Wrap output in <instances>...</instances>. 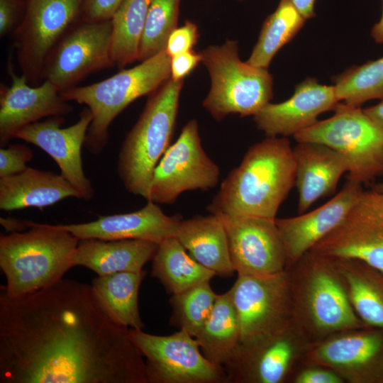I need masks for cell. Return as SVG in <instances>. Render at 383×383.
<instances>
[{
	"instance_id": "1",
	"label": "cell",
	"mask_w": 383,
	"mask_h": 383,
	"mask_svg": "<svg viewBox=\"0 0 383 383\" xmlns=\"http://www.w3.org/2000/svg\"><path fill=\"white\" fill-rule=\"evenodd\" d=\"M128 330L91 284L62 278L19 298L0 292V383H149Z\"/></svg>"
},
{
	"instance_id": "2",
	"label": "cell",
	"mask_w": 383,
	"mask_h": 383,
	"mask_svg": "<svg viewBox=\"0 0 383 383\" xmlns=\"http://www.w3.org/2000/svg\"><path fill=\"white\" fill-rule=\"evenodd\" d=\"M295 171L289 140L267 137L248 148L240 165L222 181L206 209L220 216L274 220L294 186Z\"/></svg>"
},
{
	"instance_id": "3",
	"label": "cell",
	"mask_w": 383,
	"mask_h": 383,
	"mask_svg": "<svg viewBox=\"0 0 383 383\" xmlns=\"http://www.w3.org/2000/svg\"><path fill=\"white\" fill-rule=\"evenodd\" d=\"M286 271L292 324L308 342L366 326L355 312L331 258L310 250Z\"/></svg>"
},
{
	"instance_id": "4",
	"label": "cell",
	"mask_w": 383,
	"mask_h": 383,
	"mask_svg": "<svg viewBox=\"0 0 383 383\" xmlns=\"http://www.w3.org/2000/svg\"><path fill=\"white\" fill-rule=\"evenodd\" d=\"M28 231L0 234V292L19 298L48 287L74 267L79 240L58 225L24 220Z\"/></svg>"
},
{
	"instance_id": "5",
	"label": "cell",
	"mask_w": 383,
	"mask_h": 383,
	"mask_svg": "<svg viewBox=\"0 0 383 383\" xmlns=\"http://www.w3.org/2000/svg\"><path fill=\"white\" fill-rule=\"evenodd\" d=\"M183 84L170 77L150 94L119 150L117 172L123 187L147 201L154 170L170 146Z\"/></svg>"
},
{
	"instance_id": "6",
	"label": "cell",
	"mask_w": 383,
	"mask_h": 383,
	"mask_svg": "<svg viewBox=\"0 0 383 383\" xmlns=\"http://www.w3.org/2000/svg\"><path fill=\"white\" fill-rule=\"evenodd\" d=\"M171 57L164 49L133 67L98 82L61 91L67 101L86 105L92 121L84 145L94 155L109 141V128L115 118L135 99L150 94L170 77Z\"/></svg>"
},
{
	"instance_id": "7",
	"label": "cell",
	"mask_w": 383,
	"mask_h": 383,
	"mask_svg": "<svg viewBox=\"0 0 383 383\" xmlns=\"http://www.w3.org/2000/svg\"><path fill=\"white\" fill-rule=\"evenodd\" d=\"M200 54L211 78L202 106L216 121L231 113L254 116L272 98V75L267 69L242 62L236 40L209 46Z\"/></svg>"
},
{
	"instance_id": "8",
	"label": "cell",
	"mask_w": 383,
	"mask_h": 383,
	"mask_svg": "<svg viewBox=\"0 0 383 383\" xmlns=\"http://www.w3.org/2000/svg\"><path fill=\"white\" fill-rule=\"evenodd\" d=\"M331 117L294 135L326 145L347 162V179L361 185L383 175V130L360 107L338 103Z\"/></svg>"
},
{
	"instance_id": "9",
	"label": "cell",
	"mask_w": 383,
	"mask_h": 383,
	"mask_svg": "<svg viewBox=\"0 0 383 383\" xmlns=\"http://www.w3.org/2000/svg\"><path fill=\"white\" fill-rule=\"evenodd\" d=\"M128 335L145 357L149 383H226L224 368L202 354L195 338L184 330L157 335L128 328Z\"/></svg>"
},
{
	"instance_id": "10",
	"label": "cell",
	"mask_w": 383,
	"mask_h": 383,
	"mask_svg": "<svg viewBox=\"0 0 383 383\" xmlns=\"http://www.w3.org/2000/svg\"><path fill=\"white\" fill-rule=\"evenodd\" d=\"M220 175L219 167L202 147L197 121L192 119L156 165L148 201L157 204H174L184 192L214 188Z\"/></svg>"
},
{
	"instance_id": "11",
	"label": "cell",
	"mask_w": 383,
	"mask_h": 383,
	"mask_svg": "<svg viewBox=\"0 0 383 383\" xmlns=\"http://www.w3.org/2000/svg\"><path fill=\"white\" fill-rule=\"evenodd\" d=\"M228 291L239 318V344L272 335L291 325L292 309L286 269L266 276L238 274Z\"/></svg>"
},
{
	"instance_id": "12",
	"label": "cell",
	"mask_w": 383,
	"mask_h": 383,
	"mask_svg": "<svg viewBox=\"0 0 383 383\" xmlns=\"http://www.w3.org/2000/svg\"><path fill=\"white\" fill-rule=\"evenodd\" d=\"M300 364L326 366L348 383H383V329L365 326L310 343Z\"/></svg>"
},
{
	"instance_id": "13",
	"label": "cell",
	"mask_w": 383,
	"mask_h": 383,
	"mask_svg": "<svg viewBox=\"0 0 383 383\" xmlns=\"http://www.w3.org/2000/svg\"><path fill=\"white\" fill-rule=\"evenodd\" d=\"M311 250L383 271V199L378 189L362 190L338 226Z\"/></svg>"
},
{
	"instance_id": "14",
	"label": "cell",
	"mask_w": 383,
	"mask_h": 383,
	"mask_svg": "<svg viewBox=\"0 0 383 383\" xmlns=\"http://www.w3.org/2000/svg\"><path fill=\"white\" fill-rule=\"evenodd\" d=\"M309 343L291 323L272 335L239 344L223 367L227 382L289 383Z\"/></svg>"
},
{
	"instance_id": "15",
	"label": "cell",
	"mask_w": 383,
	"mask_h": 383,
	"mask_svg": "<svg viewBox=\"0 0 383 383\" xmlns=\"http://www.w3.org/2000/svg\"><path fill=\"white\" fill-rule=\"evenodd\" d=\"M111 19L87 22L67 30L48 57L43 79L60 91L73 87L87 75L115 65Z\"/></svg>"
},
{
	"instance_id": "16",
	"label": "cell",
	"mask_w": 383,
	"mask_h": 383,
	"mask_svg": "<svg viewBox=\"0 0 383 383\" xmlns=\"http://www.w3.org/2000/svg\"><path fill=\"white\" fill-rule=\"evenodd\" d=\"M84 0H27L15 30L19 66L28 81L43 78L46 60L82 11Z\"/></svg>"
},
{
	"instance_id": "17",
	"label": "cell",
	"mask_w": 383,
	"mask_h": 383,
	"mask_svg": "<svg viewBox=\"0 0 383 383\" xmlns=\"http://www.w3.org/2000/svg\"><path fill=\"white\" fill-rule=\"evenodd\" d=\"M91 121V112L86 107L72 126L62 128L64 118L52 116L16 131L11 138L23 140L45 152L56 162L60 174L78 191L81 199L89 201L94 197V189L84 171L82 148Z\"/></svg>"
},
{
	"instance_id": "18",
	"label": "cell",
	"mask_w": 383,
	"mask_h": 383,
	"mask_svg": "<svg viewBox=\"0 0 383 383\" xmlns=\"http://www.w3.org/2000/svg\"><path fill=\"white\" fill-rule=\"evenodd\" d=\"M220 217L238 274L266 276L285 270L286 253L275 219Z\"/></svg>"
},
{
	"instance_id": "19",
	"label": "cell",
	"mask_w": 383,
	"mask_h": 383,
	"mask_svg": "<svg viewBox=\"0 0 383 383\" xmlns=\"http://www.w3.org/2000/svg\"><path fill=\"white\" fill-rule=\"evenodd\" d=\"M8 72L11 78L10 87L1 86L0 143L5 146L16 131L45 117L63 116L72 111L60 95V90L50 81L40 86L28 84L24 74L18 75L10 63Z\"/></svg>"
},
{
	"instance_id": "20",
	"label": "cell",
	"mask_w": 383,
	"mask_h": 383,
	"mask_svg": "<svg viewBox=\"0 0 383 383\" xmlns=\"http://www.w3.org/2000/svg\"><path fill=\"white\" fill-rule=\"evenodd\" d=\"M339 102L333 85L321 84L309 77L296 86L289 99L277 104L269 102L253 119L267 137L287 138L312 126L320 114L334 111Z\"/></svg>"
},
{
	"instance_id": "21",
	"label": "cell",
	"mask_w": 383,
	"mask_h": 383,
	"mask_svg": "<svg viewBox=\"0 0 383 383\" xmlns=\"http://www.w3.org/2000/svg\"><path fill=\"white\" fill-rule=\"evenodd\" d=\"M362 190L361 184L347 179L342 189L318 208L294 217L275 218L285 250L286 268L338 226Z\"/></svg>"
},
{
	"instance_id": "22",
	"label": "cell",
	"mask_w": 383,
	"mask_h": 383,
	"mask_svg": "<svg viewBox=\"0 0 383 383\" xmlns=\"http://www.w3.org/2000/svg\"><path fill=\"white\" fill-rule=\"evenodd\" d=\"M139 210L101 216L97 219L81 223L59 224L79 240L96 238L101 240L135 239L160 243L174 236L180 216H170L157 204L147 201Z\"/></svg>"
},
{
	"instance_id": "23",
	"label": "cell",
	"mask_w": 383,
	"mask_h": 383,
	"mask_svg": "<svg viewBox=\"0 0 383 383\" xmlns=\"http://www.w3.org/2000/svg\"><path fill=\"white\" fill-rule=\"evenodd\" d=\"M293 154L298 213L301 214L317 200L335 192L348 166L338 152L318 143L299 142L293 148Z\"/></svg>"
},
{
	"instance_id": "24",
	"label": "cell",
	"mask_w": 383,
	"mask_h": 383,
	"mask_svg": "<svg viewBox=\"0 0 383 383\" xmlns=\"http://www.w3.org/2000/svg\"><path fill=\"white\" fill-rule=\"evenodd\" d=\"M69 197L82 199L61 174L27 167L17 174L0 178V209L3 211L42 209Z\"/></svg>"
},
{
	"instance_id": "25",
	"label": "cell",
	"mask_w": 383,
	"mask_h": 383,
	"mask_svg": "<svg viewBox=\"0 0 383 383\" xmlns=\"http://www.w3.org/2000/svg\"><path fill=\"white\" fill-rule=\"evenodd\" d=\"M174 237L192 258L216 275L228 277L235 272L231 260L225 226L220 216L211 213L181 219Z\"/></svg>"
},
{
	"instance_id": "26",
	"label": "cell",
	"mask_w": 383,
	"mask_h": 383,
	"mask_svg": "<svg viewBox=\"0 0 383 383\" xmlns=\"http://www.w3.org/2000/svg\"><path fill=\"white\" fill-rule=\"evenodd\" d=\"M157 247L158 243L144 240L83 239L77 248L74 267H85L97 276L139 272L152 260Z\"/></svg>"
},
{
	"instance_id": "27",
	"label": "cell",
	"mask_w": 383,
	"mask_h": 383,
	"mask_svg": "<svg viewBox=\"0 0 383 383\" xmlns=\"http://www.w3.org/2000/svg\"><path fill=\"white\" fill-rule=\"evenodd\" d=\"M331 259L358 318L383 329V271L357 260Z\"/></svg>"
},
{
	"instance_id": "28",
	"label": "cell",
	"mask_w": 383,
	"mask_h": 383,
	"mask_svg": "<svg viewBox=\"0 0 383 383\" xmlns=\"http://www.w3.org/2000/svg\"><path fill=\"white\" fill-rule=\"evenodd\" d=\"M139 272H118L92 279L91 287L99 304L117 325L126 328L143 329L138 308V292L146 275Z\"/></svg>"
},
{
	"instance_id": "29",
	"label": "cell",
	"mask_w": 383,
	"mask_h": 383,
	"mask_svg": "<svg viewBox=\"0 0 383 383\" xmlns=\"http://www.w3.org/2000/svg\"><path fill=\"white\" fill-rule=\"evenodd\" d=\"M151 275L160 282L167 293L173 295L209 282L216 274L192 258L172 236L158 244L152 259Z\"/></svg>"
},
{
	"instance_id": "30",
	"label": "cell",
	"mask_w": 383,
	"mask_h": 383,
	"mask_svg": "<svg viewBox=\"0 0 383 383\" xmlns=\"http://www.w3.org/2000/svg\"><path fill=\"white\" fill-rule=\"evenodd\" d=\"M204 356L224 367L240 340V322L231 295L228 291L218 296L212 313L195 338Z\"/></svg>"
},
{
	"instance_id": "31",
	"label": "cell",
	"mask_w": 383,
	"mask_h": 383,
	"mask_svg": "<svg viewBox=\"0 0 383 383\" xmlns=\"http://www.w3.org/2000/svg\"><path fill=\"white\" fill-rule=\"evenodd\" d=\"M306 21L291 0H280L275 11L264 21L246 62L267 69L275 54L296 35Z\"/></svg>"
},
{
	"instance_id": "32",
	"label": "cell",
	"mask_w": 383,
	"mask_h": 383,
	"mask_svg": "<svg viewBox=\"0 0 383 383\" xmlns=\"http://www.w3.org/2000/svg\"><path fill=\"white\" fill-rule=\"evenodd\" d=\"M152 0H123L111 18V51L118 67L138 60L139 46Z\"/></svg>"
},
{
	"instance_id": "33",
	"label": "cell",
	"mask_w": 383,
	"mask_h": 383,
	"mask_svg": "<svg viewBox=\"0 0 383 383\" xmlns=\"http://www.w3.org/2000/svg\"><path fill=\"white\" fill-rule=\"evenodd\" d=\"M218 296L209 282L171 295L169 301L172 308L170 324L196 338L209 318Z\"/></svg>"
},
{
	"instance_id": "34",
	"label": "cell",
	"mask_w": 383,
	"mask_h": 383,
	"mask_svg": "<svg viewBox=\"0 0 383 383\" xmlns=\"http://www.w3.org/2000/svg\"><path fill=\"white\" fill-rule=\"evenodd\" d=\"M339 101L356 107L367 101L383 98V57L350 67L335 78Z\"/></svg>"
},
{
	"instance_id": "35",
	"label": "cell",
	"mask_w": 383,
	"mask_h": 383,
	"mask_svg": "<svg viewBox=\"0 0 383 383\" xmlns=\"http://www.w3.org/2000/svg\"><path fill=\"white\" fill-rule=\"evenodd\" d=\"M181 0H152L141 37L138 60L143 62L165 49L177 28Z\"/></svg>"
},
{
	"instance_id": "36",
	"label": "cell",
	"mask_w": 383,
	"mask_h": 383,
	"mask_svg": "<svg viewBox=\"0 0 383 383\" xmlns=\"http://www.w3.org/2000/svg\"><path fill=\"white\" fill-rule=\"evenodd\" d=\"M33 157V150L21 144H10L0 149V178L24 170Z\"/></svg>"
},
{
	"instance_id": "37",
	"label": "cell",
	"mask_w": 383,
	"mask_h": 383,
	"mask_svg": "<svg viewBox=\"0 0 383 383\" xmlns=\"http://www.w3.org/2000/svg\"><path fill=\"white\" fill-rule=\"evenodd\" d=\"M289 383H345L333 370L321 365L300 364Z\"/></svg>"
},
{
	"instance_id": "38",
	"label": "cell",
	"mask_w": 383,
	"mask_h": 383,
	"mask_svg": "<svg viewBox=\"0 0 383 383\" xmlns=\"http://www.w3.org/2000/svg\"><path fill=\"white\" fill-rule=\"evenodd\" d=\"M199 38L197 26L187 21L182 26L177 27L170 35L165 50L171 57L192 50Z\"/></svg>"
},
{
	"instance_id": "39",
	"label": "cell",
	"mask_w": 383,
	"mask_h": 383,
	"mask_svg": "<svg viewBox=\"0 0 383 383\" xmlns=\"http://www.w3.org/2000/svg\"><path fill=\"white\" fill-rule=\"evenodd\" d=\"M123 0H84V21L98 22L111 19Z\"/></svg>"
},
{
	"instance_id": "40",
	"label": "cell",
	"mask_w": 383,
	"mask_h": 383,
	"mask_svg": "<svg viewBox=\"0 0 383 383\" xmlns=\"http://www.w3.org/2000/svg\"><path fill=\"white\" fill-rule=\"evenodd\" d=\"M200 62V52H195L192 50L171 57L170 78L177 81L184 80Z\"/></svg>"
},
{
	"instance_id": "41",
	"label": "cell",
	"mask_w": 383,
	"mask_h": 383,
	"mask_svg": "<svg viewBox=\"0 0 383 383\" xmlns=\"http://www.w3.org/2000/svg\"><path fill=\"white\" fill-rule=\"evenodd\" d=\"M22 0H0V35L9 33L18 22Z\"/></svg>"
},
{
	"instance_id": "42",
	"label": "cell",
	"mask_w": 383,
	"mask_h": 383,
	"mask_svg": "<svg viewBox=\"0 0 383 383\" xmlns=\"http://www.w3.org/2000/svg\"><path fill=\"white\" fill-rule=\"evenodd\" d=\"M363 111L373 123L383 130V98L376 105L364 109Z\"/></svg>"
},
{
	"instance_id": "43",
	"label": "cell",
	"mask_w": 383,
	"mask_h": 383,
	"mask_svg": "<svg viewBox=\"0 0 383 383\" xmlns=\"http://www.w3.org/2000/svg\"><path fill=\"white\" fill-rule=\"evenodd\" d=\"M315 1L316 0H291L295 7L306 20L315 16Z\"/></svg>"
},
{
	"instance_id": "44",
	"label": "cell",
	"mask_w": 383,
	"mask_h": 383,
	"mask_svg": "<svg viewBox=\"0 0 383 383\" xmlns=\"http://www.w3.org/2000/svg\"><path fill=\"white\" fill-rule=\"evenodd\" d=\"M1 224L10 233L23 231L26 226L23 221L1 218Z\"/></svg>"
},
{
	"instance_id": "45",
	"label": "cell",
	"mask_w": 383,
	"mask_h": 383,
	"mask_svg": "<svg viewBox=\"0 0 383 383\" xmlns=\"http://www.w3.org/2000/svg\"><path fill=\"white\" fill-rule=\"evenodd\" d=\"M371 35L376 43H383V6L382 16L379 21L373 26Z\"/></svg>"
},
{
	"instance_id": "46",
	"label": "cell",
	"mask_w": 383,
	"mask_h": 383,
	"mask_svg": "<svg viewBox=\"0 0 383 383\" xmlns=\"http://www.w3.org/2000/svg\"><path fill=\"white\" fill-rule=\"evenodd\" d=\"M379 192L380 193L381 196H382V198L383 199V182L382 183V184L380 185L379 189H378Z\"/></svg>"
},
{
	"instance_id": "47",
	"label": "cell",
	"mask_w": 383,
	"mask_h": 383,
	"mask_svg": "<svg viewBox=\"0 0 383 383\" xmlns=\"http://www.w3.org/2000/svg\"><path fill=\"white\" fill-rule=\"evenodd\" d=\"M240 1H241V0H240Z\"/></svg>"
}]
</instances>
